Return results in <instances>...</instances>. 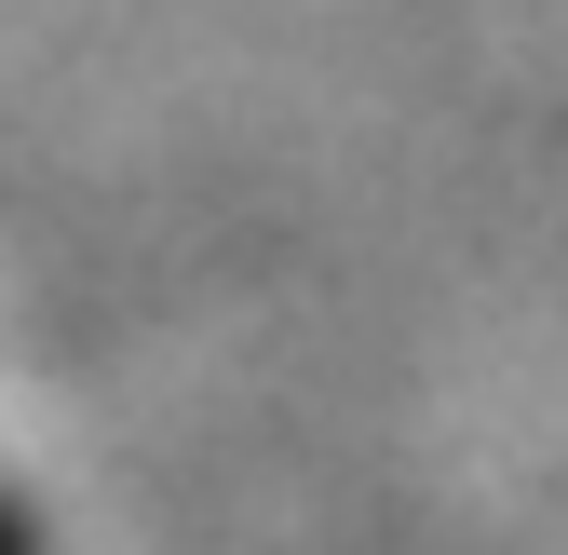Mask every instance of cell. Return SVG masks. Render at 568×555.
Wrapping results in <instances>:
<instances>
[{
    "mask_svg": "<svg viewBox=\"0 0 568 555\" xmlns=\"http://www.w3.org/2000/svg\"><path fill=\"white\" fill-rule=\"evenodd\" d=\"M0 555H14V542H0Z\"/></svg>",
    "mask_w": 568,
    "mask_h": 555,
    "instance_id": "6da1fadb",
    "label": "cell"
}]
</instances>
